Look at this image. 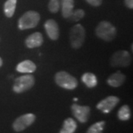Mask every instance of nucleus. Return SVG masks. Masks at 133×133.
Returning a JSON list of instances; mask_svg holds the SVG:
<instances>
[{
  "instance_id": "1",
  "label": "nucleus",
  "mask_w": 133,
  "mask_h": 133,
  "mask_svg": "<svg viewBox=\"0 0 133 133\" xmlns=\"http://www.w3.org/2000/svg\"><path fill=\"white\" fill-rule=\"evenodd\" d=\"M95 33L98 38L107 42H111L116 37L117 30L114 25L109 22H101L95 29Z\"/></svg>"
},
{
  "instance_id": "2",
  "label": "nucleus",
  "mask_w": 133,
  "mask_h": 133,
  "mask_svg": "<svg viewBox=\"0 0 133 133\" xmlns=\"http://www.w3.org/2000/svg\"><path fill=\"white\" fill-rule=\"evenodd\" d=\"M40 21V15L38 12L30 10L22 15L19 20L18 27L20 30H27L36 28Z\"/></svg>"
},
{
  "instance_id": "3",
  "label": "nucleus",
  "mask_w": 133,
  "mask_h": 133,
  "mask_svg": "<svg viewBox=\"0 0 133 133\" xmlns=\"http://www.w3.org/2000/svg\"><path fill=\"white\" fill-rule=\"evenodd\" d=\"M55 81L59 87L66 90H74L78 86L76 78L65 71L58 72L55 76Z\"/></svg>"
},
{
  "instance_id": "4",
  "label": "nucleus",
  "mask_w": 133,
  "mask_h": 133,
  "mask_svg": "<svg viewBox=\"0 0 133 133\" xmlns=\"http://www.w3.org/2000/svg\"><path fill=\"white\" fill-rule=\"evenodd\" d=\"M85 39V30L80 24H77L72 28L70 33V44L74 49H78L82 46Z\"/></svg>"
},
{
  "instance_id": "5",
  "label": "nucleus",
  "mask_w": 133,
  "mask_h": 133,
  "mask_svg": "<svg viewBox=\"0 0 133 133\" xmlns=\"http://www.w3.org/2000/svg\"><path fill=\"white\" fill-rule=\"evenodd\" d=\"M35 84V78L32 75H24L15 80L13 90L16 93H22L29 90Z\"/></svg>"
},
{
  "instance_id": "6",
  "label": "nucleus",
  "mask_w": 133,
  "mask_h": 133,
  "mask_svg": "<svg viewBox=\"0 0 133 133\" xmlns=\"http://www.w3.org/2000/svg\"><path fill=\"white\" fill-rule=\"evenodd\" d=\"M132 62V57L128 51L118 50L114 52L110 58V64L112 66H123L126 67L130 65Z\"/></svg>"
},
{
  "instance_id": "7",
  "label": "nucleus",
  "mask_w": 133,
  "mask_h": 133,
  "mask_svg": "<svg viewBox=\"0 0 133 133\" xmlns=\"http://www.w3.org/2000/svg\"><path fill=\"white\" fill-rule=\"evenodd\" d=\"M36 120L35 115L32 113H27L22 115L15 120L13 124V128L16 132H22L30 127Z\"/></svg>"
},
{
  "instance_id": "8",
  "label": "nucleus",
  "mask_w": 133,
  "mask_h": 133,
  "mask_svg": "<svg viewBox=\"0 0 133 133\" xmlns=\"http://www.w3.org/2000/svg\"><path fill=\"white\" fill-rule=\"evenodd\" d=\"M72 114L79 122L86 123L89 118L90 108L87 106H80L73 104L71 107Z\"/></svg>"
},
{
  "instance_id": "9",
  "label": "nucleus",
  "mask_w": 133,
  "mask_h": 133,
  "mask_svg": "<svg viewBox=\"0 0 133 133\" xmlns=\"http://www.w3.org/2000/svg\"><path fill=\"white\" fill-rule=\"evenodd\" d=\"M119 98L114 95H110L104 100L101 101L97 104V109L101 110L104 113H109L118 104Z\"/></svg>"
},
{
  "instance_id": "10",
  "label": "nucleus",
  "mask_w": 133,
  "mask_h": 133,
  "mask_svg": "<svg viewBox=\"0 0 133 133\" xmlns=\"http://www.w3.org/2000/svg\"><path fill=\"white\" fill-rule=\"evenodd\" d=\"M44 28L49 38L56 40L59 37V28L57 22L54 19H48L44 23Z\"/></svg>"
},
{
  "instance_id": "11",
  "label": "nucleus",
  "mask_w": 133,
  "mask_h": 133,
  "mask_svg": "<svg viewBox=\"0 0 133 133\" xmlns=\"http://www.w3.org/2000/svg\"><path fill=\"white\" fill-rule=\"evenodd\" d=\"M26 46L28 48H35L40 47L43 44V37L39 32L32 33L27 38L25 41Z\"/></svg>"
},
{
  "instance_id": "12",
  "label": "nucleus",
  "mask_w": 133,
  "mask_h": 133,
  "mask_svg": "<svg viewBox=\"0 0 133 133\" xmlns=\"http://www.w3.org/2000/svg\"><path fill=\"white\" fill-rule=\"evenodd\" d=\"M126 76L121 71H118L112 74L107 79V83L109 86L113 87H118L124 83Z\"/></svg>"
},
{
  "instance_id": "13",
  "label": "nucleus",
  "mask_w": 133,
  "mask_h": 133,
  "mask_svg": "<svg viewBox=\"0 0 133 133\" xmlns=\"http://www.w3.org/2000/svg\"><path fill=\"white\" fill-rule=\"evenodd\" d=\"M36 66L30 60H24L20 62L16 66V70L22 73H31L36 71Z\"/></svg>"
},
{
  "instance_id": "14",
  "label": "nucleus",
  "mask_w": 133,
  "mask_h": 133,
  "mask_svg": "<svg viewBox=\"0 0 133 133\" xmlns=\"http://www.w3.org/2000/svg\"><path fill=\"white\" fill-rule=\"evenodd\" d=\"M61 6L63 17L68 19L73 11L74 0H61Z\"/></svg>"
},
{
  "instance_id": "15",
  "label": "nucleus",
  "mask_w": 133,
  "mask_h": 133,
  "mask_svg": "<svg viewBox=\"0 0 133 133\" xmlns=\"http://www.w3.org/2000/svg\"><path fill=\"white\" fill-rule=\"evenodd\" d=\"M77 129V124L71 118H68L64 121L60 133H74Z\"/></svg>"
},
{
  "instance_id": "16",
  "label": "nucleus",
  "mask_w": 133,
  "mask_h": 133,
  "mask_svg": "<svg viewBox=\"0 0 133 133\" xmlns=\"http://www.w3.org/2000/svg\"><path fill=\"white\" fill-rule=\"evenodd\" d=\"M81 80L87 87H90V88L95 87L98 83L96 76L92 72H85L81 76Z\"/></svg>"
},
{
  "instance_id": "17",
  "label": "nucleus",
  "mask_w": 133,
  "mask_h": 133,
  "mask_svg": "<svg viewBox=\"0 0 133 133\" xmlns=\"http://www.w3.org/2000/svg\"><path fill=\"white\" fill-rule=\"evenodd\" d=\"M17 0H7L4 5V12L5 16L8 18L12 17L15 13Z\"/></svg>"
},
{
  "instance_id": "18",
  "label": "nucleus",
  "mask_w": 133,
  "mask_h": 133,
  "mask_svg": "<svg viewBox=\"0 0 133 133\" xmlns=\"http://www.w3.org/2000/svg\"><path fill=\"white\" fill-rule=\"evenodd\" d=\"M118 117L121 121H128L131 118L130 109L127 105L122 106L118 112Z\"/></svg>"
},
{
  "instance_id": "19",
  "label": "nucleus",
  "mask_w": 133,
  "mask_h": 133,
  "mask_svg": "<svg viewBox=\"0 0 133 133\" xmlns=\"http://www.w3.org/2000/svg\"><path fill=\"white\" fill-rule=\"evenodd\" d=\"M105 124L106 123L104 121H98L95 124H92L90 127L88 129L87 133H102Z\"/></svg>"
},
{
  "instance_id": "20",
  "label": "nucleus",
  "mask_w": 133,
  "mask_h": 133,
  "mask_svg": "<svg viewBox=\"0 0 133 133\" xmlns=\"http://www.w3.org/2000/svg\"><path fill=\"white\" fill-rule=\"evenodd\" d=\"M84 15H85L84 10L81 9H78L72 11V14L69 16L68 19L72 22H78V21H80L82 18H84Z\"/></svg>"
},
{
  "instance_id": "21",
  "label": "nucleus",
  "mask_w": 133,
  "mask_h": 133,
  "mask_svg": "<svg viewBox=\"0 0 133 133\" xmlns=\"http://www.w3.org/2000/svg\"><path fill=\"white\" fill-rule=\"evenodd\" d=\"M61 7V0H50L48 4V9L52 14H56Z\"/></svg>"
},
{
  "instance_id": "22",
  "label": "nucleus",
  "mask_w": 133,
  "mask_h": 133,
  "mask_svg": "<svg viewBox=\"0 0 133 133\" xmlns=\"http://www.w3.org/2000/svg\"><path fill=\"white\" fill-rule=\"evenodd\" d=\"M86 1L87 3L94 7H98L102 3V0H86Z\"/></svg>"
},
{
  "instance_id": "23",
  "label": "nucleus",
  "mask_w": 133,
  "mask_h": 133,
  "mask_svg": "<svg viewBox=\"0 0 133 133\" xmlns=\"http://www.w3.org/2000/svg\"><path fill=\"white\" fill-rule=\"evenodd\" d=\"M124 3H125L126 6L129 9L133 8V0H125Z\"/></svg>"
},
{
  "instance_id": "24",
  "label": "nucleus",
  "mask_w": 133,
  "mask_h": 133,
  "mask_svg": "<svg viewBox=\"0 0 133 133\" xmlns=\"http://www.w3.org/2000/svg\"><path fill=\"white\" fill-rule=\"evenodd\" d=\"M2 59L0 58V66H2Z\"/></svg>"
},
{
  "instance_id": "25",
  "label": "nucleus",
  "mask_w": 133,
  "mask_h": 133,
  "mask_svg": "<svg viewBox=\"0 0 133 133\" xmlns=\"http://www.w3.org/2000/svg\"><path fill=\"white\" fill-rule=\"evenodd\" d=\"M74 101H78V98H74Z\"/></svg>"
}]
</instances>
